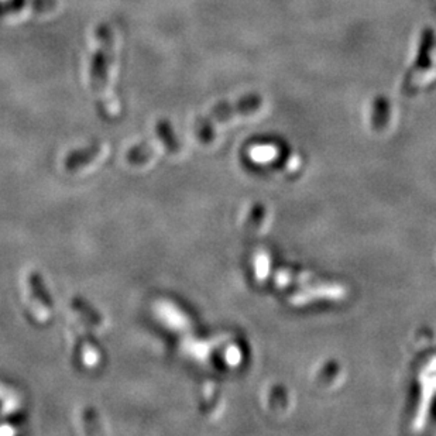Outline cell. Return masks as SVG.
Segmentation results:
<instances>
[{"label":"cell","instance_id":"1","mask_svg":"<svg viewBox=\"0 0 436 436\" xmlns=\"http://www.w3.org/2000/svg\"><path fill=\"white\" fill-rule=\"evenodd\" d=\"M261 104H263V101L258 95H249V96H245L243 99H240L234 104L222 105L219 108H216V110L213 112V119L222 122V120H228L233 116L249 114L252 112L258 110Z\"/></svg>","mask_w":436,"mask_h":436},{"label":"cell","instance_id":"2","mask_svg":"<svg viewBox=\"0 0 436 436\" xmlns=\"http://www.w3.org/2000/svg\"><path fill=\"white\" fill-rule=\"evenodd\" d=\"M431 44H432V33L428 29V30L424 32V36H422V40H421L417 62H415L414 68L409 71V74L407 77V81H405V88L407 89H415L420 85L421 77H422L424 72L428 69V65H429Z\"/></svg>","mask_w":436,"mask_h":436},{"label":"cell","instance_id":"3","mask_svg":"<svg viewBox=\"0 0 436 436\" xmlns=\"http://www.w3.org/2000/svg\"><path fill=\"white\" fill-rule=\"evenodd\" d=\"M387 119H389V102H387L384 96H378L374 102L373 123L376 128H383Z\"/></svg>","mask_w":436,"mask_h":436}]
</instances>
